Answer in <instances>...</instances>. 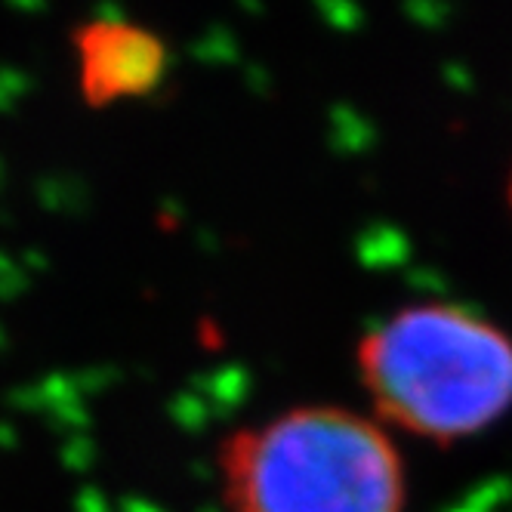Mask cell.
<instances>
[{
    "instance_id": "2",
    "label": "cell",
    "mask_w": 512,
    "mask_h": 512,
    "mask_svg": "<svg viewBox=\"0 0 512 512\" xmlns=\"http://www.w3.org/2000/svg\"><path fill=\"white\" fill-rule=\"evenodd\" d=\"M229 512H405L408 472L392 432L337 405H300L219 445Z\"/></svg>"
},
{
    "instance_id": "18",
    "label": "cell",
    "mask_w": 512,
    "mask_h": 512,
    "mask_svg": "<svg viewBox=\"0 0 512 512\" xmlns=\"http://www.w3.org/2000/svg\"><path fill=\"white\" fill-rule=\"evenodd\" d=\"M0 226H13V216L4 213V210H0Z\"/></svg>"
},
{
    "instance_id": "14",
    "label": "cell",
    "mask_w": 512,
    "mask_h": 512,
    "mask_svg": "<svg viewBox=\"0 0 512 512\" xmlns=\"http://www.w3.org/2000/svg\"><path fill=\"white\" fill-rule=\"evenodd\" d=\"M19 445V435L10 420H0V451H13Z\"/></svg>"
},
{
    "instance_id": "16",
    "label": "cell",
    "mask_w": 512,
    "mask_h": 512,
    "mask_svg": "<svg viewBox=\"0 0 512 512\" xmlns=\"http://www.w3.org/2000/svg\"><path fill=\"white\" fill-rule=\"evenodd\" d=\"M16 108V99L4 90V84H0V115H10Z\"/></svg>"
},
{
    "instance_id": "10",
    "label": "cell",
    "mask_w": 512,
    "mask_h": 512,
    "mask_svg": "<svg viewBox=\"0 0 512 512\" xmlns=\"http://www.w3.org/2000/svg\"><path fill=\"white\" fill-rule=\"evenodd\" d=\"M59 179H62V198H65V204H62V210H68V213H81L84 210V204H87V192H84V182L78 179V176H71V173H59Z\"/></svg>"
},
{
    "instance_id": "19",
    "label": "cell",
    "mask_w": 512,
    "mask_h": 512,
    "mask_svg": "<svg viewBox=\"0 0 512 512\" xmlns=\"http://www.w3.org/2000/svg\"><path fill=\"white\" fill-rule=\"evenodd\" d=\"M7 349V334H4V327H0V352Z\"/></svg>"
},
{
    "instance_id": "1",
    "label": "cell",
    "mask_w": 512,
    "mask_h": 512,
    "mask_svg": "<svg viewBox=\"0 0 512 512\" xmlns=\"http://www.w3.org/2000/svg\"><path fill=\"white\" fill-rule=\"evenodd\" d=\"M374 420L432 445H454L512 408V337L457 303H414L355 346Z\"/></svg>"
},
{
    "instance_id": "4",
    "label": "cell",
    "mask_w": 512,
    "mask_h": 512,
    "mask_svg": "<svg viewBox=\"0 0 512 512\" xmlns=\"http://www.w3.org/2000/svg\"><path fill=\"white\" fill-rule=\"evenodd\" d=\"M44 401H47V411L62 408V405H78L81 401V389L75 383V377H65V374H47L41 383Z\"/></svg>"
},
{
    "instance_id": "6",
    "label": "cell",
    "mask_w": 512,
    "mask_h": 512,
    "mask_svg": "<svg viewBox=\"0 0 512 512\" xmlns=\"http://www.w3.org/2000/svg\"><path fill=\"white\" fill-rule=\"evenodd\" d=\"M4 401H7L13 411H22V414L47 411V401H44L41 386H13V389L4 392Z\"/></svg>"
},
{
    "instance_id": "15",
    "label": "cell",
    "mask_w": 512,
    "mask_h": 512,
    "mask_svg": "<svg viewBox=\"0 0 512 512\" xmlns=\"http://www.w3.org/2000/svg\"><path fill=\"white\" fill-rule=\"evenodd\" d=\"M10 10H19V13H44L47 4H44V0H10Z\"/></svg>"
},
{
    "instance_id": "12",
    "label": "cell",
    "mask_w": 512,
    "mask_h": 512,
    "mask_svg": "<svg viewBox=\"0 0 512 512\" xmlns=\"http://www.w3.org/2000/svg\"><path fill=\"white\" fill-rule=\"evenodd\" d=\"M75 506H78V512H105V503H102V497L93 488H81Z\"/></svg>"
},
{
    "instance_id": "5",
    "label": "cell",
    "mask_w": 512,
    "mask_h": 512,
    "mask_svg": "<svg viewBox=\"0 0 512 512\" xmlns=\"http://www.w3.org/2000/svg\"><path fill=\"white\" fill-rule=\"evenodd\" d=\"M59 457H62L65 469H71V472H84V469L90 466V460H93V445H90V438H84V435H71L68 442L62 445Z\"/></svg>"
},
{
    "instance_id": "11",
    "label": "cell",
    "mask_w": 512,
    "mask_h": 512,
    "mask_svg": "<svg viewBox=\"0 0 512 512\" xmlns=\"http://www.w3.org/2000/svg\"><path fill=\"white\" fill-rule=\"evenodd\" d=\"M28 287H31V278H28V272H25L22 266L13 269L10 275H0V303H13V300H19Z\"/></svg>"
},
{
    "instance_id": "20",
    "label": "cell",
    "mask_w": 512,
    "mask_h": 512,
    "mask_svg": "<svg viewBox=\"0 0 512 512\" xmlns=\"http://www.w3.org/2000/svg\"><path fill=\"white\" fill-rule=\"evenodd\" d=\"M506 195H509V207H512V176H509V189H506Z\"/></svg>"
},
{
    "instance_id": "9",
    "label": "cell",
    "mask_w": 512,
    "mask_h": 512,
    "mask_svg": "<svg viewBox=\"0 0 512 512\" xmlns=\"http://www.w3.org/2000/svg\"><path fill=\"white\" fill-rule=\"evenodd\" d=\"M47 423L50 429H84L87 426V411L78 405H62V408H53L47 411Z\"/></svg>"
},
{
    "instance_id": "13",
    "label": "cell",
    "mask_w": 512,
    "mask_h": 512,
    "mask_svg": "<svg viewBox=\"0 0 512 512\" xmlns=\"http://www.w3.org/2000/svg\"><path fill=\"white\" fill-rule=\"evenodd\" d=\"M22 263H25V269H31V272H47V269H50V260H47V256H44L38 247H28V250L22 253Z\"/></svg>"
},
{
    "instance_id": "17",
    "label": "cell",
    "mask_w": 512,
    "mask_h": 512,
    "mask_svg": "<svg viewBox=\"0 0 512 512\" xmlns=\"http://www.w3.org/2000/svg\"><path fill=\"white\" fill-rule=\"evenodd\" d=\"M13 269H19V266H16V263L10 260V256H7L4 250H0V275H10Z\"/></svg>"
},
{
    "instance_id": "3",
    "label": "cell",
    "mask_w": 512,
    "mask_h": 512,
    "mask_svg": "<svg viewBox=\"0 0 512 512\" xmlns=\"http://www.w3.org/2000/svg\"><path fill=\"white\" fill-rule=\"evenodd\" d=\"M78 47L84 59V99L90 105L155 93L170 62L158 34L127 22L84 25L78 31Z\"/></svg>"
},
{
    "instance_id": "7",
    "label": "cell",
    "mask_w": 512,
    "mask_h": 512,
    "mask_svg": "<svg viewBox=\"0 0 512 512\" xmlns=\"http://www.w3.org/2000/svg\"><path fill=\"white\" fill-rule=\"evenodd\" d=\"M34 198H38V204L47 213L62 210L65 198H62V179H59V173H44V176L34 179Z\"/></svg>"
},
{
    "instance_id": "8",
    "label": "cell",
    "mask_w": 512,
    "mask_h": 512,
    "mask_svg": "<svg viewBox=\"0 0 512 512\" xmlns=\"http://www.w3.org/2000/svg\"><path fill=\"white\" fill-rule=\"evenodd\" d=\"M0 84H4V90H7L16 102L34 90V78L28 75V71L13 68V65H0Z\"/></svg>"
}]
</instances>
